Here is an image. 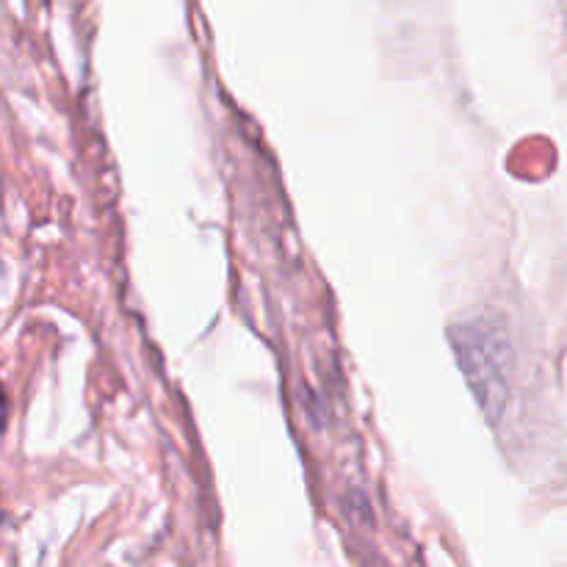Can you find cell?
I'll return each mask as SVG.
<instances>
[{
	"instance_id": "cell-1",
	"label": "cell",
	"mask_w": 567,
	"mask_h": 567,
	"mask_svg": "<svg viewBox=\"0 0 567 567\" xmlns=\"http://www.w3.org/2000/svg\"><path fill=\"white\" fill-rule=\"evenodd\" d=\"M454 343H457L460 363H463L465 374H468L471 385H474L476 396L485 404V410L493 413V404H502L504 391V338L496 336L491 343L487 358H482V343L476 336V327L468 324L463 332H454Z\"/></svg>"
}]
</instances>
